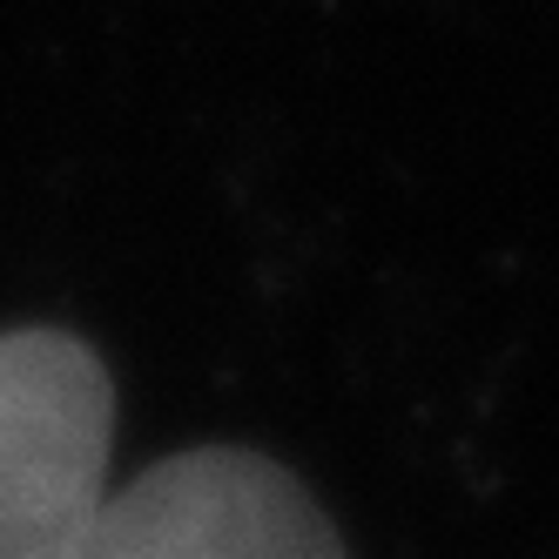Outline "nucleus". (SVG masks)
I'll return each mask as SVG.
<instances>
[{
    "label": "nucleus",
    "instance_id": "obj_1",
    "mask_svg": "<svg viewBox=\"0 0 559 559\" xmlns=\"http://www.w3.org/2000/svg\"><path fill=\"white\" fill-rule=\"evenodd\" d=\"M115 391L68 331L0 337V559H68L108 499Z\"/></svg>",
    "mask_w": 559,
    "mask_h": 559
},
{
    "label": "nucleus",
    "instance_id": "obj_2",
    "mask_svg": "<svg viewBox=\"0 0 559 559\" xmlns=\"http://www.w3.org/2000/svg\"><path fill=\"white\" fill-rule=\"evenodd\" d=\"M68 559H344V546L284 465L210 445L108 492Z\"/></svg>",
    "mask_w": 559,
    "mask_h": 559
}]
</instances>
